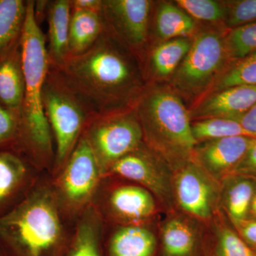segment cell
<instances>
[{
	"instance_id": "34",
	"label": "cell",
	"mask_w": 256,
	"mask_h": 256,
	"mask_svg": "<svg viewBox=\"0 0 256 256\" xmlns=\"http://www.w3.org/2000/svg\"><path fill=\"white\" fill-rule=\"evenodd\" d=\"M234 224L238 230L239 236L256 250V220L246 218Z\"/></svg>"
},
{
	"instance_id": "23",
	"label": "cell",
	"mask_w": 256,
	"mask_h": 256,
	"mask_svg": "<svg viewBox=\"0 0 256 256\" xmlns=\"http://www.w3.org/2000/svg\"><path fill=\"white\" fill-rule=\"evenodd\" d=\"M28 1L0 0V52L20 40Z\"/></svg>"
},
{
	"instance_id": "4",
	"label": "cell",
	"mask_w": 256,
	"mask_h": 256,
	"mask_svg": "<svg viewBox=\"0 0 256 256\" xmlns=\"http://www.w3.org/2000/svg\"><path fill=\"white\" fill-rule=\"evenodd\" d=\"M133 108L143 140L153 150L172 160H185L194 152L197 141L188 111L171 89L146 88Z\"/></svg>"
},
{
	"instance_id": "22",
	"label": "cell",
	"mask_w": 256,
	"mask_h": 256,
	"mask_svg": "<svg viewBox=\"0 0 256 256\" xmlns=\"http://www.w3.org/2000/svg\"><path fill=\"white\" fill-rule=\"evenodd\" d=\"M156 31L163 40L186 38L196 30L194 20L178 6L164 3L156 14Z\"/></svg>"
},
{
	"instance_id": "6",
	"label": "cell",
	"mask_w": 256,
	"mask_h": 256,
	"mask_svg": "<svg viewBox=\"0 0 256 256\" xmlns=\"http://www.w3.org/2000/svg\"><path fill=\"white\" fill-rule=\"evenodd\" d=\"M102 178L100 165L82 134L52 184L63 213L82 214L92 206Z\"/></svg>"
},
{
	"instance_id": "21",
	"label": "cell",
	"mask_w": 256,
	"mask_h": 256,
	"mask_svg": "<svg viewBox=\"0 0 256 256\" xmlns=\"http://www.w3.org/2000/svg\"><path fill=\"white\" fill-rule=\"evenodd\" d=\"M192 43L188 38H174L154 47L149 57L152 72L162 78L172 75L188 54Z\"/></svg>"
},
{
	"instance_id": "20",
	"label": "cell",
	"mask_w": 256,
	"mask_h": 256,
	"mask_svg": "<svg viewBox=\"0 0 256 256\" xmlns=\"http://www.w3.org/2000/svg\"><path fill=\"white\" fill-rule=\"evenodd\" d=\"M104 32L100 12L72 10L68 36L70 56L82 54L90 50Z\"/></svg>"
},
{
	"instance_id": "19",
	"label": "cell",
	"mask_w": 256,
	"mask_h": 256,
	"mask_svg": "<svg viewBox=\"0 0 256 256\" xmlns=\"http://www.w3.org/2000/svg\"><path fill=\"white\" fill-rule=\"evenodd\" d=\"M100 217L90 206L82 214L64 256H104Z\"/></svg>"
},
{
	"instance_id": "10",
	"label": "cell",
	"mask_w": 256,
	"mask_h": 256,
	"mask_svg": "<svg viewBox=\"0 0 256 256\" xmlns=\"http://www.w3.org/2000/svg\"><path fill=\"white\" fill-rule=\"evenodd\" d=\"M36 169L13 148L0 150V217L18 205L36 184Z\"/></svg>"
},
{
	"instance_id": "30",
	"label": "cell",
	"mask_w": 256,
	"mask_h": 256,
	"mask_svg": "<svg viewBox=\"0 0 256 256\" xmlns=\"http://www.w3.org/2000/svg\"><path fill=\"white\" fill-rule=\"evenodd\" d=\"M216 256H256V250L238 234L228 228H223L218 235Z\"/></svg>"
},
{
	"instance_id": "38",
	"label": "cell",
	"mask_w": 256,
	"mask_h": 256,
	"mask_svg": "<svg viewBox=\"0 0 256 256\" xmlns=\"http://www.w3.org/2000/svg\"><path fill=\"white\" fill-rule=\"evenodd\" d=\"M0 256H2V255L1 252H0Z\"/></svg>"
},
{
	"instance_id": "29",
	"label": "cell",
	"mask_w": 256,
	"mask_h": 256,
	"mask_svg": "<svg viewBox=\"0 0 256 256\" xmlns=\"http://www.w3.org/2000/svg\"><path fill=\"white\" fill-rule=\"evenodd\" d=\"M176 5L192 18L201 21H220L226 16L227 11L222 4L213 0H178Z\"/></svg>"
},
{
	"instance_id": "28",
	"label": "cell",
	"mask_w": 256,
	"mask_h": 256,
	"mask_svg": "<svg viewBox=\"0 0 256 256\" xmlns=\"http://www.w3.org/2000/svg\"><path fill=\"white\" fill-rule=\"evenodd\" d=\"M237 86H256V53L248 56L217 82L215 92Z\"/></svg>"
},
{
	"instance_id": "35",
	"label": "cell",
	"mask_w": 256,
	"mask_h": 256,
	"mask_svg": "<svg viewBox=\"0 0 256 256\" xmlns=\"http://www.w3.org/2000/svg\"><path fill=\"white\" fill-rule=\"evenodd\" d=\"M72 10L100 12L102 10V0H70Z\"/></svg>"
},
{
	"instance_id": "8",
	"label": "cell",
	"mask_w": 256,
	"mask_h": 256,
	"mask_svg": "<svg viewBox=\"0 0 256 256\" xmlns=\"http://www.w3.org/2000/svg\"><path fill=\"white\" fill-rule=\"evenodd\" d=\"M227 54L226 40L220 33L202 32L175 72L174 85L186 94L201 92L220 72Z\"/></svg>"
},
{
	"instance_id": "25",
	"label": "cell",
	"mask_w": 256,
	"mask_h": 256,
	"mask_svg": "<svg viewBox=\"0 0 256 256\" xmlns=\"http://www.w3.org/2000/svg\"><path fill=\"white\" fill-rule=\"evenodd\" d=\"M192 128L197 142L230 137L254 138L238 120L233 119H204L192 124Z\"/></svg>"
},
{
	"instance_id": "7",
	"label": "cell",
	"mask_w": 256,
	"mask_h": 256,
	"mask_svg": "<svg viewBox=\"0 0 256 256\" xmlns=\"http://www.w3.org/2000/svg\"><path fill=\"white\" fill-rule=\"evenodd\" d=\"M104 176L117 160L142 144L143 134L132 108L96 116L82 132Z\"/></svg>"
},
{
	"instance_id": "16",
	"label": "cell",
	"mask_w": 256,
	"mask_h": 256,
	"mask_svg": "<svg viewBox=\"0 0 256 256\" xmlns=\"http://www.w3.org/2000/svg\"><path fill=\"white\" fill-rule=\"evenodd\" d=\"M21 38L0 52V102L20 114L24 95Z\"/></svg>"
},
{
	"instance_id": "13",
	"label": "cell",
	"mask_w": 256,
	"mask_h": 256,
	"mask_svg": "<svg viewBox=\"0 0 256 256\" xmlns=\"http://www.w3.org/2000/svg\"><path fill=\"white\" fill-rule=\"evenodd\" d=\"M256 105V86H237L215 92L195 110V116L237 120Z\"/></svg>"
},
{
	"instance_id": "11",
	"label": "cell",
	"mask_w": 256,
	"mask_h": 256,
	"mask_svg": "<svg viewBox=\"0 0 256 256\" xmlns=\"http://www.w3.org/2000/svg\"><path fill=\"white\" fill-rule=\"evenodd\" d=\"M174 184L176 200L185 212L202 220L210 216L214 192L201 170L186 165L178 172Z\"/></svg>"
},
{
	"instance_id": "27",
	"label": "cell",
	"mask_w": 256,
	"mask_h": 256,
	"mask_svg": "<svg viewBox=\"0 0 256 256\" xmlns=\"http://www.w3.org/2000/svg\"><path fill=\"white\" fill-rule=\"evenodd\" d=\"M227 53L244 58L256 53V22L234 28L226 38Z\"/></svg>"
},
{
	"instance_id": "1",
	"label": "cell",
	"mask_w": 256,
	"mask_h": 256,
	"mask_svg": "<svg viewBox=\"0 0 256 256\" xmlns=\"http://www.w3.org/2000/svg\"><path fill=\"white\" fill-rule=\"evenodd\" d=\"M52 67L97 114L132 108L146 88L137 56L105 30L90 50Z\"/></svg>"
},
{
	"instance_id": "33",
	"label": "cell",
	"mask_w": 256,
	"mask_h": 256,
	"mask_svg": "<svg viewBox=\"0 0 256 256\" xmlns=\"http://www.w3.org/2000/svg\"><path fill=\"white\" fill-rule=\"evenodd\" d=\"M234 171L242 174L256 175V138H252L245 156Z\"/></svg>"
},
{
	"instance_id": "32",
	"label": "cell",
	"mask_w": 256,
	"mask_h": 256,
	"mask_svg": "<svg viewBox=\"0 0 256 256\" xmlns=\"http://www.w3.org/2000/svg\"><path fill=\"white\" fill-rule=\"evenodd\" d=\"M226 16L229 26L235 28L256 22V0L234 2Z\"/></svg>"
},
{
	"instance_id": "24",
	"label": "cell",
	"mask_w": 256,
	"mask_h": 256,
	"mask_svg": "<svg viewBox=\"0 0 256 256\" xmlns=\"http://www.w3.org/2000/svg\"><path fill=\"white\" fill-rule=\"evenodd\" d=\"M162 242L166 256H188L194 249L196 237L188 224L174 220L165 225Z\"/></svg>"
},
{
	"instance_id": "2",
	"label": "cell",
	"mask_w": 256,
	"mask_h": 256,
	"mask_svg": "<svg viewBox=\"0 0 256 256\" xmlns=\"http://www.w3.org/2000/svg\"><path fill=\"white\" fill-rule=\"evenodd\" d=\"M28 0L21 36L25 90L20 114V130L14 149L38 169L52 170L54 142L43 105V89L50 70L46 37Z\"/></svg>"
},
{
	"instance_id": "36",
	"label": "cell",
	"mask_w": 256,
	"mask_h": 256,
	"mask_svg": "<svg viewBox=\"0 0 256 256\" xmlns=\"http://www.w3.org/2000/svg\"><path fill=\"white\" fill-rule=\"evenodd\" d=\"M236 120H238L252 137L256 138V105Z\"/></svg>"
},
{
	"instance_id": "14",
	"label": "cell",
	"mask_w": 256,
	"mask_h": 256,
	"mask_svg": "<svg viewBox=\"0 0 256 256\" xmlns=\"http://www.w3.org/2000/svg\"><path fill=\"white\" fill-rule=\"evenodd\" d=\"M106 204L111 214L130 225L146 220L156 210L152 195L140 185H121L114 188Z\"/></svg>"
},
{
	"instance_id": "5",
	"label": "cell",
	"mask_w": 256,
	"mask_h": 256,
	"mask_svg": "<svg viewBox=\"0 0 256 256\" xmlns=\"http://www.w3.org/2000/svg\"><path fill=\"white\" fill-rule=\"evenodd\" d=\"M43 105L54 142L52 172L55 176L63 169L87 124L97 114L52 66L44 86Z\"/></svg>"
},
{
	"instance_id": "26",
	"label": "cell",
	"mask_w": 256,
	"mask_h": 256,
	"mask_svg": "<svg viewBox=\"0 0 256 256\" xmlns=\"http://www.w3.org/2000/svg\"><path fill=\"white\" fill-rule=\"evenodd\" d=\"M256 190L254 182L240 178L230 184L226 194V204L234 223L246 220Z\"/></svg>"
},
{
	"instance_id": "18",
	"label": "cell",
	"mask_w": 256,
	"mask_h": 256,
	"mask_svg": "<svg viewBox=\"0 0 256 256\" xmlns=\"http://www.w3.org/2000/svg\"><path fill=\"white\" fill-rule=\"evenodd\" d=\"M156 249L154 236L138 225L118 229L104 246V256H154Z\"/></svg>"
},
{
	"instance_id": "37",
	"label": "cell",
	"mask_w": 256,
	"mask_h": 256,
	"mask_svg": "<svg viewBox=\"0 0 256 256\" xmlns=\"http://www.w3.org/2000/svg\"><path fill=\"white\" fill-rule=\"evenodd\" d=\"M249 213H250L252 218L256 220V186L255 192H254V196H252V204H250Z\"/></svg>"
},
{
	"instance_id": "17",
	"label": "cell",
	"mask_w": 256,
	"mask_h": 256,
	"mask_svg": "<svg viewBox=\"0 0 256 256\" xmlns=\"http://www.w3.org/2000/svg\"><path fill=\"white\" fill-rule=\"evenodd\" d=\"M72 12L70 0L48 2L46 11L48 33L46 42L52 66L62 65L70 56L68 36Z\"/></svg>"
},
{
	"instance_id": "3",
	"label": "cell",
	"mask_w": 256,
	"mask_h": 256,
	"mask_svg": "<svg viewBox=\"0 0 256 256\" xmlns=\"http://www.w3.org/2000/svg\"><path fill=\"white\" fill-rule=\"evenodd\" d=\"M52 185L36 182L22 201L0 217L2 256H64L70 237Z\"/></svg>"
},
{
	"instance_id": "9",
	"label": "cell",
	"mask_w": 256,
	"mask_h": 256,
	"mask_svg": "<svg viewBox=\"0 0 256 256\" xmlns=\"http://www.w3.org/2000/svg\"><path fill=\"white\" fill-rule=\"evenodd\" d=\"M151 10L148 0H102L104 30L139 58L148 42Z\"/></svg>"
},
{
	"instance_id": "31",
	"label": "cell",
	"mask_w": 256,
	"mask_h": 256,
	"mask_svg": "<svg viewBox=\"0 0 256 256\" xmlns=\"http://www.w3.org/2000/svg\"><path fill=\"white\" fill-rule=\"evenodd\" d=\"M20 130V114L0 102V150L14 148Z\"/></svg>"
},
{
	"instance_id": "12",
	"label": "cell",
	"mask_w": 256,
	"mask_h": 256,
	"mask_svg": "<svg viewBox=\"0 0 256 256\" xmlns=\"http://www.w3.org/2000/svg\"><path fill=\"white\" fill-rule=\"evenodd\" d=\"M116 175L150 190L158 195L168 193V186L164 175L158 165L142 148V144L111 165L104 178Z\"/></svg>"
},
{
	"instance_id": "15",
	"label": "cell",
	"mask_w": 256,
	"mask_h": 256,
	"mask_svg": "<svg viewBox=\"0 0 256 256\" xmlns=\"http://www.w3.org/2000/svg\"><path fill=\"white\" fill-rule=\"evenodd\" d=\"M252 139L230 137L206 141L196 150L197 160L212 174H226L242 161Z\"/></svg>"
}]
</instances>
